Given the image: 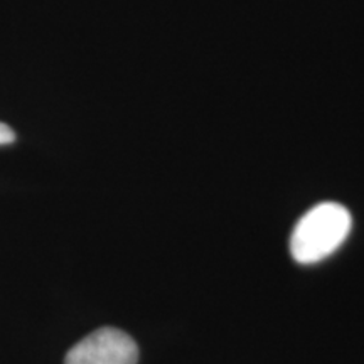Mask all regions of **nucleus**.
<instances>
[{"label": "nucleus", "mask_w": 364, "mask_h": 364, "mask_svg": "<svg viewBox=\"0 0 364 364\" xmlns=\"http://www.w3.org/2000/svg\"><path fill=\"white\" fill-rule=\"evenodd\" d=\"M351 215L338 203H321L306 213L290 236V253L302 265H312L338 250L351 231Z\"/></svg>", "instance_id": "1"}, {"label": "nucleus", "mask_w": 364, "mask_h": 364, "mask_svg": "<svg viewBox=\"0 0 364 364\" xmlns=\"http://www.w3.org/2000/svg\"><path fill=\"white\" fill-rule=\"evenodd\" d=\"M139 348L129 334L113 327L91 332L68 351L65 364H136Z\"/></svg>", "instance_id": "2"}, {"label": "nucleus", "mask_w": 364, "mask_h": 364, "mask_svg": "<svg viewBox=\"0 0 364 364\" xmlns=\"http://www.w3.org/2000/svg\"><path fill=\"white\" fill-rule=\"evenodd\" d=\"M14 140H16V134H14V130L9 125L0 122V145L12 144Z\"/></svg>", "instance_id": "3"}]
</instances>
